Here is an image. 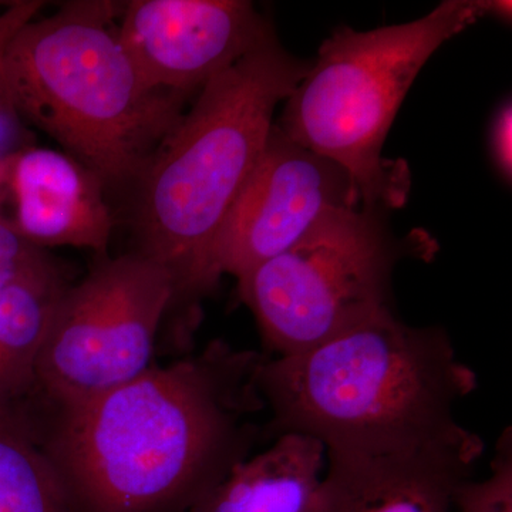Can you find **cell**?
<instances>
[{
    "instance_id": "obj_4",
    "label": "cell",
    "mask_w": 512,
    "mask_h": 512,
    "mask_svg": "<svg viewBox=\"0 0 512 512\" xmlns=\"http://www.w3.org/2000/svg\"><path fill=\"white\" fill-rule=\"evenodd\" d=\"M124 5L76 0L13 37L5 86L16 116L109 188H134L192 99L144 82L119 39Z\"/></svg>"
},
{
    "instance_id": "obj_3",
    "label": "cell",
    "mask_w": 512,
    "mask_h": 512,
    "mask_svg": "<svg viewBox=\"0 0 512 512\" xmlns=\"http://www.w3.org/2000/svg\"><path fill=\"white\" fill-rule=\"evenodd\" d=\"M311 66L278 36L256 47L202 87L134 185L133 252L173 278L175 329L194 332L202 299L220 284L215 239L261 157L276 106Z\"/></svg>"
},
{
    "instance_id": "obj_17",
    "label": "cell",
    "mask_w": 512,
    "mask_h": 512,
    "mask_svg": "<svg viewBox=\"0 0 512 512\" xmlns=\"http://www.w3.org/2000/svg\"><path fill=\"white\" fill-rule=\"evenodd\" d=\"M45 252L20 238L0 214V291L35 264Z\"/></svg>"
},
{
    "instance_id": "obj_13",
    "label": "cell",
    "mask_w": 512,
    "mask_h": 512,
    "mask_svg": "<svg viewBox=\"0 0 512 512\" xmlns=\"http://www.w3.org/2000/svg\"><path fill=\"white\" fill-rule=\"evenodd\" d=\"M70 285L46 251L0 291V414L22 412L35 396L40 349Z\"/></svg>"
},
{
    "instance_id": "obj_8",
    "label": "cell",
    "mask_w": 512,
    "mask_h": 512,
    "mask_svg": "<svg viewBox=\"0 0 512 512\" xmlns=\"http://www.w3.org/2000/svg\"><path fill=\"white\" fill-rule=\"evenodd\" d=\"M362 207L345 168L295 143L274 123L215 239L214 274L239 281L298 244L330 212Z\"/></svg>"
},
{
    "instance_id": "obj_18",
    "label": "cell",
    "mask_w": 512,
    "mask_h": 512,
    "mask_svg": "<svg viewBox=\"0 0 512 512\" xmlns=\"http://www.w3.org/2000/svg\"><path fill=\"white\" fill-rule=\"evenodd\" d=\"M512 106L511 100H504L494 113L490 126V153L497 173L505 183L512 177Z\"/></svg>"
},
{
    "instance_id": "obj_16",
    "label": "cell",
    "mask_w": 512,
    "mask_h": 512,
    "mask_svg": "<svg viewBox=\"0 0 512 512\" xmlns=\"http://www.w3.org/2000/svg\"><path fill=\"white\" fill-rule=\"evenodd\" d=\"M43 6L45 2L40 0H18V2L9 3L8 8L0 13V117L16 116L6 93L5 72H3L6 52L13 37L18 35L19 30L28 25L30 20L39 16Z\"/></svg>"
},
{
    "instance_id": "obj_14",
    "label": "cell",
    "mask_w": 512,
    "mask_h": 512,
    "mask_svg": "<svg viewBox=\"0 0 512 512\" xmlns=\"http://www.w3.org/2000/svg\"><path fill=\"white\" fill-rule=\"evenodd\" d=\"M0 512H79L20 413L0 414Z\"/></svg>"
},
{
    "instance_id": "obj_15",
    "label": "cell",
    "mask_w": 512,
    "mask_h": 512,
    "mask_svg": "<svg viewBox=\"0 0 512 512\" xmlns=\"http://www.w3.org/2000/svg\"><path fill=\"white\" fill-rule=\"evenodd\" d=\"M456 512H512V436L507 427L495 446L490 473L483 480L468 478L457 488Z\"/></svg>"
},
{
    "instance_id": "obj_9",
    "label": "cell",
    "mask_w": 512,
    "mask_h": 512,
    "mask_svg": "<svg viewBox=\"0 0 512 512\" xmlns=\"http://www.w3.org/2000/svg\"><path fill=\"white\" fill-rule=\"evenodd\" d=\"M117 32L148 86L190 99L276 36L248 0H133L124 3Z\"/></svg>"
},
{
    "instance_id": "obj_2",
    "label": "cell",
    "mask_w": 512,
    "mask_h": 512,
    "mask_svg": "<svg viewBox=\"0 0 512 512\" xmlns=\"http://www.w3.org/2000/svg\"><path fill=\"white\" fill-rule=\"evenodd\" d=\"M258 386L276 437H313L326 453L386 454L467 443L457 406L476 372L447 330L412 326L393 309L291 356H266Z\"/></svg>"
},
{
    "instance_id": "obj_10",
    "label": "cell",
    "mask_w": 512,
    "mask_h": 512,
    "mask_svg": "<svg viewBox=\"0 0 512 512\" xmlns=\"http://www.w3.org/2000/svg\"><path fill=\"white\" fill-rule=\"evenodd\" d=\"M0 214L32 247L107 255L114 214L107 188L69 154L32 147L0 161Z\"/></svg>"
},
{
    "instance_id": "obj_1",
    "label": "cell",
    "mask_w": 512,
    "mask_h": 512,
    "mask_svg": "<svg viewBox=\"0 0 512 512\" xmlns=\"http://www.w3.org/2000/svg\"><path fill=\"white\" fill-rule=\"evenodd\" d=\"M264 355L208 343L167 366L30 426L79 512H188L251 456Z\"/></svg>"
},
{
    "instance_id": "obj_6",
    "label": "cell",
    "mask_w": 512,
    "mask_h": 512,
    "mask_svg": "<svg viewBox=\"0 0 512 512\" xmlns=\"http://www.w3.org/2000/svg\"><path fill=\"white\" fill-rule=\"evenodd\" d=\"M380 211L330 212L237 281L269 356L306 352L392 309L393 272L406 252Z\"/></svg>"
},
{
    "instance_id": "obj_5",
    "label": "cell",
    "mask_w": 512,
    "mask_h": 512,
    "mask_svg": "<svg viewBox=\"0 0 512 512\" xmlns=\"http://www.w3.org/2000/svg\"><path fill=\"white\" fill-rule=\"evenodd\" d=\"M481 18H487L485 0H444L423 18L402 25L333 30L285 100L276 126L295 143L345 168L363 207L402 208L412 175L406 161L383 157L384 141L424 64Z\"/></svg>"
},
{
    "instance_id": "obj_12",
    "label": "cell",
    "mask_w": 512,
    "mask_h": 512,
    "mask_svg": "<svg viewBox=\"0 0 512 512\" xmlns=\"http://www.w3.org/2000/svg\"><path fill=\"white\" fill-rule=\"evenodd\" d=\"M319 440L282 433L237 464L188 512H313L325 476Z\"/></svg>"
},
{
    "instance_id": "obj_11",
    "label": "cell",
    "mask_w": 512,
    "mask_h": 512,
    "mask_svg": "<svg viewBox=\"0 0 512 512\" xmlns=\"http://www.w3.org/2000/svg\"><path fill=\"white\" fill-rule=\"evenodd\" d=\"M483 453L481 437L399 453H326L313 512H456L457 488Z\"/></svg>"
},
{
    "instance_id": "obj_7",
    "label": "cell",
    "mask_w": 512,
    "mask_h": 512,
    "mask_svg": "<svg viewBox=\"0 0 512 512\" xmlns=\"http://www.w3.org/2000/svg\"><path fill=\"white\" fill-rule=\"evenodd\" d=\"M175 286L146 256H100L60 299L36 369L32 407H66L123 386L154 365Z\"/></svg>"
}]
</instances>
